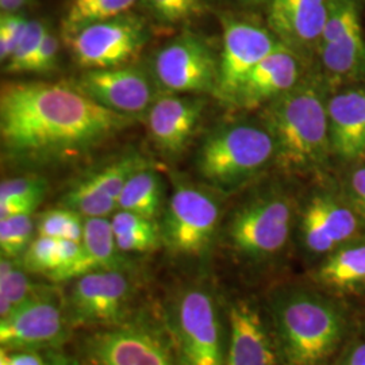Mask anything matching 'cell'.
I'll use <instances>...</instances> for the list:
<instances>
[{
	"mask_svg": "<svg viewBox=\"0 0 365 365\" xmlns=\"http://www.w3.org/2000/svg\"><path fill=\"white\" fill-rule=\"evenodd\" d=\"M146 167L149 165L144 157L130 153L106 164L99 170H91L84 178L78 179V182H84L98 192L118 200V196L131 176Z\"/></svg>",
	"mask_w": 365,
	"mask_h": 365,
	"instance_id": "cell-27",
	"label": "cell"
},
{
	"mask_svg": "<svg viewBox=\"0 0 365 365\" xmlns=\"http://www.w3.org/2000/svg\"><path fill=\"white\" fill-rule=\"evenodd\" d=\"M344 168L336 179L341 191L365 225V161Z\"/></svg>",
	"mask_w": 365,
	"mask_h": 365,
	"instance_id": "cell-34",
	"label": "cell"
},
{
	"mask_svg": "<svg viewBox=\"0 0 365 365\" xmlns=\"http://www.w3.org/2000/svg\"><path fill=\"white\" fill-rule=\"evenodd\" d=\"M69 283L64 295L73 331L117 327L135 314L133 302L137 286L133 269L96 271Z\"/></svg>",
	"mask_w": 365,
	"mask_h": 365,
	"instance_id": "cell-10",
	"label": "cell"
},
{
	"mask_svg": "<svg viewBox=\"0 0 365 365\" xmlns=\"http://www.w3.org/2000/svg\"><path fill=\"white\" fill-rule=\"evenodd\" d=\"M286 365H331L361 325V306L317 287L303 276L261 291Z\"/></svg>",
	"mask_w": 365,
	"mask_h": 365,
	"instance_id": "cell-2",
	"label": "cell"
},
{
	"mask_svg": "<svg viewBox=\"0 0 365 365\" xmlns=\"http://www.w3.org/2000/svg\"><path fill=\"white\" fill-rule=\"evenodd\" d=\"M0 365H46V360L41 351L1 349Z\"/></svg>",
	"mask_w": 365,
	"mask_h": 365,
	"instance_id": "cell-41",
	"label": "cell"
},
{
	"mask_svg": "<svg viewBox=\"0 0 365 365\" xmlns=\"http://www.w3.org/2000/svg\"><path fill=\"white\" fill-rule=\"evenodd\" d=\"M306 280L354 304H365V235L306 269Z\"/></svg>",
	"mask_w": 365,
	"mask_h": 365,
	"instance_id": "cell-22",
	"label": "cell"
},
{
	"mask_svg": "<svg viewBox=\"0 0 365 365\" xmlns=\"http://www.w3.org/2000/svg\"><path fill=\"white\" fill-rule=\"evenodd\" d=\"M314 61L331 90L365 83V38L356 0H331Z\"/></svg>",
	"mask_w": 365,
	"mask_h": 365,
	"instance_id": "cell-13",
	"label": "cell"
},
{
	"mask_svg": "<svg viewBox=\"0 0 365 365\" xmlns=\"http://www.w3.org/2000/svg\"><path fill=\"white\" fill-rule=\"evenodd\" d=\"M223 292L229 322L226 365H286L262 292Z\"/></svg>",
	"mask_w": 365,
	"mask_h": 365,
	"instance_id": "cell-12",
	"label": "cell"
},
{
	"mask_svg": "<svg viewBox=\"0 0 365 365\" xmlns=\"http://www.w3.org/2000/svg\"><path fill=\"white\" fill-rule=\"evenodd\" d=\"M58 49H60L58 38L56 37L54 33L48 31L36 56L33 57L27 72H34V73L52 72L53 69L57 66Z\"/></svg>",
	"mask_w": 365,
	"mask_h": 365,
	"instance_id": "cell-38",
	"label": "cell"
},
{
	"mask_svg": "<svg viewBox=\"0 0 365 365\" xmlns=\"http://www.w3.org/2000/svg\"><path fill=\"white\" fill-rule=\"evenodd\" d=\"M31 274L21 260L9 274H0V318L9 315L42 287V283L34 282Z\"/></svg>",
	"mask_w": 365,
	"mask_h": 365,
	"instance_id": "cell-29",
	"label": "cell"
},
{
	"mask_svg": "<svg viewBox=\"0 0 365 365\" xmlns=\"http://www.w3.org/2000/svg\"><path fill=\"white\" fill-rule=\"evenodd\" d=\"M361 321H363V325L365 327V317L363 315V312H361Z\"/></svg>",
	"mask_w": 365,
	"mask_h": 365,
	"instance_id": "cell-45",
	"label": "cell"
},
{
	"mask_svg": "<svg viewBox=\"0 0 365 365\" xmlns=\"http://www.w3.org/2000/svg\"><path fill=\"white\" fill-rule=\"evenodd\" d=\"M182 365H226L229 322L223 289L209 280L173 288L160 315Z\"/></svg>",
	"mask_w": 365,
	"mask_h": 365,
	"instance_id": "cell-5",
	"label": "cell"
},
{
	"mask_svg": "<svg viewBox=\"0 0 365 365\" xmlns=\"http://www.w3.org/2000/svg\"><path fill=\"white\" fill-rule=\"evenodd\" d=\"M42 196H29V197H16L0 202V220L16 217V215H33L41 202Z\"/></svg>",
	"mask_w": 365,
	"mask_h": 365,
	"instance_id": "cell-40",
	"label": "cell"
},
{
	"mask_svg": "<svg viewBox=\"0 0 365 365\" xmlns=\"http://www.w3.org/2000/svg\"><path fill=\"white\" fill-rule=\"evenodd\" d=\"M244 6H260V4H267L269 0H238Z\"/></svg>",
	"mask_w": 365,
	"mask_h": 365,
	"instance_id": "cell-44",
	"label": "cell"
},
{
	"mask_svg": "<svg viewBox=\"0 0 365 365\" xmlns=\"http://www.w3.org/2000/svg\"><path fill=\"white\" fill-rule=\"evenodd\" d=\"M83 252L78 262L68 271L63 283L96 271L133 269L131 261L118 248L108 218H84Z\"/></svg>",
	"mask_w": 365,
	"mask_h": 365,
	"instance_id": "cell-23",
	"label": "cell"
},
{
	"mask_svg": "<svg viewBox=\"0 0 365 365\" xmlns=\"http://www.w3.org/2000/svg\"><path fill=\"white\" fill-rule=\"evenodd\" d=\"M134 122L135 117L96 103L73 83L1 84V153L14 163L41 165L73 160Z\"/></svg>",
	"mask_w": 365,
	"mask_h": 365,
	"instance_id": "cell-1",
	"label": "cell"
},
{
	"mask_svg": "<svg viewBox=\"0 0 365 365\" xmlns=\"http://www.w3.org/2000/svg\"><path fill=\"white\" fill-rule=\"evenodd\" d=\"M361 312H363V315H364L365 317V304H363V306H361Z\"/></svg>",
	"mask_w": 365,
	"mask_h": 365,
	"instance_id": "cell-46",
	"label": "cell"
},
{
	"mask_svg": "<svg viewBox=\"0 0 365 365\" xmlns=\"http://www.w3.org/2000/svg\"><path fill=\"white\" fill-rule=\"evenodd\" d=\"M149 4L157 18L167 24H178L188 19L200 6L194 0H149Z\"/></svg>",
	"mask_w": 365,
	"mask_h": 365,
	"instance_id": "cell-37",
	"label": "cell"
},
{
	"mask_svg": "<svg viewBox=\"0 0 365 365\" xmlns=\"http://www.w3.org/2000/svg\"><path fill=\"white\" fill-rule=\"evenodd\" d=\"M76 64L84 69L129 66L148 42V27L133 14L81 29L68 39Z\"/></svg>",
	"mask_w": 365,
	"mask_h": 365,
	"instance_id": "cell-14",
	"label": "cell"
},
{
	"mask_svg": "<svg viewBox=\"0 0 365 365\" xmlns=\"http://www.w3.org/2000/svg\"><path fill=\"white\" fill-rule=\"evenodd\" d=\"M72 331L66 295L56 286L42 284L29 299L0 318V346L42 352L61 348Z\"/></svg>",
	"mask_w": 365,
	"mask_h": 365,
	"instance_id": "cell-11",
	"label": "cell"
},
{
	"mask_svg": "<svg viewBox=\"0 0 365 365\" xmlns=\"http://www.w3.org/2000/svg\"><path fill=\"white\" fill-rule=\"evenodd\" d=\"M84 333L78 348L87 365H182L161 318L145 312L117 327Z\"/></svg>",
	"mask_w": 365,
	"mask_h": 365,
	"instance_id": "cell-9",
	"label": "cell"
},
{
	"mask_svg": "<svg viewBox=\"0 0 365 365\" xmlns=\"http://www.w3.org/2000/svg\"><path fill=\"white\" fill-rule=\"evenodd\" d=\"M298 53L283 42L262 58L242 81L233 106L242 110H256L297 87L310 71Z\"/></svg>",
	"mask_w": 365,
	"mask_h": 365,
	"instance_id": "cell-19",
	"label": "cell"
},
{
	"mask_svg": "<svg viewBox=\"0 0 365 365\" xmlns=\"http://www.w3.org/2000/svg\"><path fill=\"white\" fill-rule=\"evenodd\" d=\"M42 352L45 356L46 365H87L78 354H71L63 351V348H54Z\"/></svg>",
	"mask_w": 365,
	"mask_h": 365,
	"instance_id": "cell-42",
	"label": "cell"
},
{
	"mask_svg": "<svg viewBox=\"0 0 365 365\" xmlns=\"http://www.w3.org/2000/svg\"><path fill=\"white\" fill-rule=\"evenodd\" d=\"M48 27L41 21H29L25 34L19 41L13 56L6 61V72L21 73L27 72L30 63L39 49L45 36L48 34Z\"/></svg>",
	"mask_w": 365,
	"mask_h": 365,
	"instance_id": "cell-33",
	"label": "cell"
},
{
	"mask_svg": "<svg viewBox=\"0 0 365 365\" xmlns=\"http://www.w3.org/2000/svg\"><path fill=\"white\" fill-rule=\"evenodd\" d=\"M135 1L137 0H72L63 21V34L68 41L84 27L129 13Z\"/></svg>",
	"mask_w": 365,
	"mask_h": 365,
	"instance_id": "cell-26",
	"label": "cell"
},
{
	"mask_svg": "<svg viewBox=\"0 0 365 365\" xmlns=\"http://www.w3.org/2000/svg\"><path fill=\"white\" fill-rule=\"evenodd\" d=\"M299 195L283 182L262 184L244 196L222 222L218 245L257 284L279 274L295 249Z\"/></svg>",
	"mask_w": 365,
	"mask_h": 365,
	"instance_id": "cell-3",
	"label": "cell"
},
{
	"mask_svg": "<svg viewBox=\"0 0 365 365\" xmlns=\"http://www.w3.org/2000/svg\"><path fill=\"white\" fill-rule=\"evenodd\" d=\"M206 99L196 95L170 93L156 98L146 113V126L157 149L180 155L195 134Z\"/></svg>",
	"mask_w": 365,
	"mask_h": 365,
	"instance_id": "cell-21",
	"label": "cell"
},
{
	"mask_svg": "<svg viewBox=\"0 0 365 365\" xmlns=\"http://www.w3.org/2000/svg\"><path fill=\"white\" fill-rule=\"evenodd\" d=\"M36 223L31 215H16L0 220V253L4 257L21 260L33 242Z\"/></svg>",
	"mask_w": 365,
	"mask_h": 365,
	"instance_id": "cell-31",
	"label": "cell"
},
{
	"mask_svg": "<svg viewBox=\"0 0 365 365\" xmlns=\"http://www.w3.org/2000/svg\"><path fill=\"white\" fill-rule=\"evenodd\" d=\"M26 3L27 0H0V7L3 13H16Z\"/></svg>",
	"mask_w": 365,
	"mask_h": 365,
	"instance_id": "cell-43",
	"label": "cell"
},
{
	"mask_svg": "<svg viewBox=\"0 0 365 365\" xmlns=\"http://www.w3.org/2000/svg\"><path fill=\"white\" fill-rule=\"evenodd\" d=\"M331 0H269L267 24L276 38L310 63L315 60Z\"/></svg>",
	"mask_w": 365,
	"mask_h": 365,
	"instance_id": "cell-18",
	"label": "cell"
},
{
	"mask_svg": "<svg viewBox=\"0 0 365 365\" xmlns=\"http://www.w3.org/2000/svg\"><path fill=\"white\" fill-rule=\"evenodd\" d=\"M110 221L118 248L125 255L148 253L163 247L161 229L157 221L126 210H117Z\"/></svg>",
	"mask_w": 365,
	"mask_h": 365,
	"instance_id": "cell-25",
	"label": "cell"
},
{
	"mask_svg": "<svg viewBox=\"0 0 365 365\" xmlns=\"http://www.w3.org/2000/svg\"><path fill=\"white\" fill-rule=\"evenodd\" d=\"M158 86L170 93H215L218 60L205 39L184 33L168 42L153 60Z\"/></svg>",
	"mask_w": 365,
	"mask_h": 365,
	"instance_id": "cell-16",
	"label": "cell"
},
{
	"mask_svg": "<svg viewBox=\"0 0 365 365\" xmlns=\"http://www.w3.org/2000/svg\"><path fill=\"white\" fill-rule=\"evenodd\" d=\"M276 146L262 122L237 120L210 131L196 155V170L222 194L245 187L274 164Z\"/></svg>",
	"mask_w": 365,
	"mask_h": 365,
	"instance_id": "cell-6",
	"label": "cell"
},
{
	"mask_svg": "<svg viewBox=\"0 0 365 365\" xmlns=\"http://www.w3.org/2000/svg\"><path fill=\"white\" fill-rule=\"evenodd\" d=\"M27 21L16 13H3L0 18V58L7 61L26 30Z\"/></svg>",
	"mask_w": 365,
	"mask_h": 365,
	"instance_id": "cell-35",
	"label": "cell"
},
{
	"mask_svg": "<svg viewBox=\"0 0 365 365\" xmlns=\"http://www.w3.org/2000/svg\"><path fill=\"white\" fill-rule=\"evenodd\" d=\"M73 84L96 103L130 117L148 113L156 101L150 78L130 64L87 69Z\"/></svg>",
	"mask_w": 365,
	"mask_h": 365,
	"instance_id": "cell-17",
	"label": "cell"
},
{
	"mask_svg": "<svg viewBox=\"0 0 365 365\" xmlns=\"http://www.w3.org/2000/svg\"><path fill=\"white\" fill-rule=\"evenodd\" d=\"M118 210L140 214L157 221L165 209L164 187L160 176L149 167L135 172L118 196Z\"/></svg>",
	"mask_w": 365,
	"mask_h": 365,
	"instance_id": "cell-24",
	"label": "cell"
},
{
	"mask_svg": "<svg viewBox=\"0 0 365 365\" xmlns=\"http://www.w3.org/2000/svg\"><path fill=\"white\" fill-rule=\"evenodd\" d=\"M36 229L37 235L42 237L81 242L84 235V217L60 206L41 214Z\"/></svg>",
	"mask_w": 365,
	"mask_h": 365,
	"instance_id": "cell-30",
	"label": "cell"
},
{
	"mask_svg": "<svg viewBox=\"0 0 365 365\" xmlns=\"http://www.w3.org/2000/svg\"><path fill=\"white\" fill-rule=\"evenodd\" d=\"M327 117L333 161L342 168L365 161V83L331 90Z\"/></svg>",
	"mask_w": 365,
	"mask_h": 365,
	"instance_id": "cell-20",
	"label": "cell"
},
{
	"mask_svg": "<svg viewBox=\"0 0 365 365\" xmlns=\"http://www.w3.org/2000/svg\"><path fill=\"white\" fill-rule=\"evenodd\" d=\"M221 57L215 96L233 106L235 95L250 71L282 43L268 27L235 16H223Z\"/></svg>",
	"mask_w": 365,
	"mask_h": 365,
	"instance_id": "cell-15",
	"label": "cell"
},
{
	"mask_svg": "<svg viewBox=\"0 0 365 365\" xmlns=\"http://www.w3.org/2000/svg\"><path fill=\"white\" fill-rule=\"evenodd\" d=\"M331 365H365V327L361 325Z\"/></svg>",
	"mask_w": 365,
	"mask_h": 365,
	"instance_id": "cell-39",
	"label": "cell"
},
{
	"mask_svg": "<svg viewBox=\"0 0 365 365\" xmlns=\"http://www.w3.org/2000/svg\"><path fill=\"white\" fill-rule=\"evenodd\" d=\"M60 206L72 210L84 218H108L118 210L115 199L103 195L78 180L63 195Z\"/></svg>",
	"mask_w": 365,
	"mask_h": 365,
	"instance_id": "cell-28",
	"label": "cell"
},
{
	"mask_svg": "<svg viewBox=\"0 0 365 365\" xmlns=\"http://www.w3.org/2000/svg\"><path fill=\"white\" fill-rule=\"evenodd\" d=\"M30 274L49 279L60 268V240L38 235L21 259Z\"/></svg>",
	"mask_w": 365,
	"mask_h": 365,
	"instance_id": "cell-32",
	"label": "cell"
},
{
	"mask_svg": "<svg viewBox=\"0 0 365 365\" xmlns=\"http://www.w3.org/2000/svg\"><path fill=\"white\" fill-rule=\"evenodd\" d=\"M48 191V182L38 176H19L3 180L0 184V202L29 197V196H42Z\"/></svg>",
	"mask_w": 365,
	"mask_h": 365,
	"instance_id": "cell-36",
	"label": "cell"
},
{
	"mask_svg": "<svg viewBox=\"0 0 365 365\" xmlns=\"http://www.w3.org/2000/svg\"><path fill=\"white\" fill-rule=\"evenodd\" d=\"M365 235V225L333 176H321L299 196L295 249L306 269Z\"/></svg>",
	"mask_w": 365,
	"mask_h": 365,
	"instance_id": "cell-7",
	"label": "cell"
},
{
	"mask_svg": "<svg viewBox=\"0 0 365 365\" xmlns=\"http://www.w3.org/2000/svg\"><path fill=\"white\" fill-rule=\"evenodd\" d=\"M222 222L218 196L194 184L176 182L160 222L163 247L175 259L203 262L218 245Z\"/></svg>",
	"mask_w": 365,
	"mask_h": 365,
	"instance_id": "cell-8",
	"label": "cell"
},
{
	"mask_svg": "<svg viewBox=\"0 0 365 365\" xmlns=\"http://www.w3.org/2000/svg\"><path fill=\"white\" fill-rule=\"evenodd\" d=\"M330 92L327 78L313 66L297 87L260 108V120L274 137V165L286 175H329L334 163L327 117Z\"/></svg>",
	"mask_w": 365,
	"mask_h": 365,
	"instance_id": "cell-4",
	"label": "cell"
}]
</instances>
